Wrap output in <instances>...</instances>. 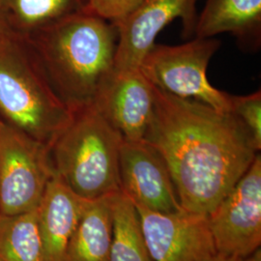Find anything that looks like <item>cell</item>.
<instances>
[{
    "label": "cell",
    "instance_id": "16",
    "mask_svg": "<svg viewBox=\"0 0 261 261\" xmlns=\"http://www.w3.org/2000/svg\"><path fill=\"white\" fill-rule=\"evenodd\" d=\"M111 261H154L134 202L121 191L112 196Z\"/></svg>",
    "mask_w": 261,
    "mask_h": 261
},
{
    "label": "cell",
    "instance_id": "2",
    "mask_svg": "<svg viewBox=\"0 0 261 261\" xmlns=\"http://www.w3.org/2000/svg\"><path fill=\"white\" fill-rule=\"evenodd\" d=\"M23 38L71 111L93 103L115 68L117 27L86 11Z\"/></svg>",
    "mask_w": 261,
    "mask_h": 261
},
{
    "label": "cell",
    "instance_id": "14",
    "mask_svg": "<svg viewBox=\"0 0 261 261\" xmlns=\"http://www.w3.org/2000/svg\"><path fill=\"white\" fill-rule=\"evenodd\" d=\"M112 195L87 200L64 261H111Z\"/></svg>",
    "mask_w": 261,
    "mask_h": 261
},
{
    "label": "cell",
    "instance_id": "10",
    "mask_svg": "<svg viewBox=\"0 0 261 261\" xmlns=\"http://www.w3.org/2000/svg\"><path fill=\"white\" fill-rule=\"evenodd\" d=\"M136 207L153 260L203 261L217 252L207 216Z\"/></svg>",
    "mask_w": 261,
    "mask_h": 261
},
{
    "label": "cell",
    "instance_id": "5",
    "mask_svg": "<svg viewBox=\"0 0 261 261\" xmlns=\"http://www.w3.org/2000/svg\"><path fill=\"white\" fill-rule=\"evenodd\" d=\"M220 45L215 38L198 37L179 46L154 44L142 58L140 71L155 87L167 93L228 113L229 94L217 89L206 75Z\"/></svg>",
    "mask_w": 261,
    "mask_h": 261
},
{
    "label": "cell",
    "instance_id": "19",
    "mask_svg": "<svg viewBox=\"0 0 261 261\" xmlns=\"http://www.w3.org/2000/svg\"><path fill=\"white\" fill-rule=\"evenodd\" d=\"M141 0H88L86 12L116 24L136 9Z\"/></svg>",
    "mask_w": 261,
    "mask_h": 261
},
{
    "label": "cell",
    "instance_id": "12",
    "mask_svg": "<svg viewBox=\"0 0 261 261\" xmlns=\"http://www.w3.org/2000/svg\"><path fill=\"white\" fill-rule=\"evenodd\" d=\"M86 202L56 175L48 182L36 209L47 261H64Z\"/></svg>",
    "mask_w": 261,
    "mask_h": 261
},
{
    "label": "cell",
    "instance_id": "21",
    "mask_svg": "<svg viewBox=\"0 0 261 261\" xmlns=\"http://www.w3.org/2000/svg\"><path fill=\"white\" fill-rule=\"evenodd\" d=\"M9 33H11V30H10L8 24L6 23L5 19L3 18L1 12H0V39L5 37V36L8 35Z\"/></svg>",
    "mask_w": 261,
    "mask_h": 261
},
{
    "label": "cell",
    "instance_id": "7",
    "mask_svg": "<svg viewBox=\"0 0 261 261\" xmlns=\"http://www.w3.org/2000/svg\"><path fill=\"white\" fill-rule=\"evenodd\" d=\"M216 252L234 258L250 255L261 245V156L232 190L207 215Z\"/></svg>",
    "mask_w": 261,
    "mask_h": 261
},
{
    "label": "cell",
    "instance_id": "3",
    "mask_svg": "<svg viewBox=\"0 0 261 261\" xmlns=\"http://www.w3.org/2000/svg\"><path fill=\"white\" fill-rule=\"evenodd\" d=\"M72 114L28 40L12 32L0 39V122L50 147Z\"/></svg>",
    "mask_w": 261,
    "mask_h": 261
},
{
    "label": "cell",
    "instance_id": "18",
    "mask_svg": "<svg viewBox=\"0 0 261 261\" xmlns=\"http://www.w3.org/2000/svg\"><path fill=\"white\" fill-rule=\"evenodd\" d=\"M230 113L252 136L256 146L261 148V91L246 96L229 94Z\"/></svg>",
    "mask_w": 261,
    "mask_h": 261
},
{
    "label": "cell",
    "instance_id": "1",
    "mask_svg": "<svg viewBox=\"0 0 261 261\" xmlns=\"http://www.w3.org/2000/svg\"><path fill=\"white\" fill-rule=\"evenodd\" d=\"M154 98L144 140L166 162L182 208L207 216L232 190L260 149L230 113L155 86Z\"/></svg>",
    "mask_w": 261,
    "mask_h": 261
},
{
    "label": "cell",
    "instance_id": "15",
    "mask_svg": "<svg viewBox=\"0 0 261 261\" xmlns=\"http://www.w3.org/2000/svg\"><path fill=\"white\" fill-rule=\"evenodd\" d=\"M88 0H0V12L12 33L29 37L86 10Z\"/></svg>",
    "mask_w": 261,
    "mask_h": 261
},
{
    "label": "cell",
    "instance_id": "9",
    "mask_svg": "<svg viewBox=\"0 0 261 261\" xmlns=\"http://www.w3.org/2000/svg\"><path fill=\"white\" fill-rule=\"evenodd\" d=\"M120 191L136 205L162 213L185 211L166 162L145 140L122 141Z\"/></svg>",
    "mask_w": 261,
    "mask_h": 261
},
{
    "label": "cell",
    "instance_id": "4",
    "mask_svg": "<svg viewBox=\"0 0 261 261\" xmlns=\"http://www.w3.org/2000/svg\"><path fill=\"white\" fill-rule=\"evenodd\" d=\"M72 112L49 147L56 177L86 200L120 192L121 136L94 103Z\"/></svg>",
    "mask_w": 261,
    "mask_h": 261
},
{
    "label": "cell",
    "instance_id": "22",
    "mask_svg": "<svg viewBox=\"0 0 261 261\" xmlns=\"http://www.w3.org/2000/svg\"><path fill=\"white\" fill-rule=\"evenodd\" d=\"M237 261H261L260 248L257 249L255 252H252L248 256H245L242 258H237Z\"/></svg>",
    "mask_w": 261,
    "mask_h": 261
},
{
    "label": "cell",
    "instance_id": "8",
    "mask_svg": "<svg viewBox=\"0 0 261 261\" xmlns=\"http://www.w3.org/2000/svg\"><path fill=\"white\" fill-rule=\"evenodd\" d=\"M199 0H141L130 15L115 25L118 43L116 70L140 68L159 33L175 19H181L183 37L195 36Z\"/></svg>",
    "mask_w": 261,
    "mask_h": 261
},
{
    "label": "cell",
    "instance_id": "17",
    "mask_svg": "<svg viewBox=\"0 0 261 261\" xmlns=\"http://www.w3.org/2000/svg\"><path fill=\"white\" fill-rule=\"evenodd\" d=\"M0 261H47L36 209L0 214Z\"/></svg>",
    "mask_w": 261,
    "mask_h": 261
},
{
    "label": "cell",
    "instance_id": "11",
    "mask_svg": "<svg viewBox=\"0 0 261 261\" xmlns=\"http://www.w3.org/2000/svg\"><path fill=\"white\" fill-rule=\"evenodd\" d=\"M93 103L123 140H144L154 113V86L140 68L114 69Z\"/></svg>",
    "mask_w": 261,
    "mask_h": 261
},
{
    "label": "cell",
    "instance_id": "20",
    "mask_svg": "<svg viewBox=\"0 0 261 261\" xmlns=\"http://www.w3.org/2000/svg\"><path fill=\"white\" fill-rule=\"evenodd\" d=\"M203 261H237V258H234L231 256H227V255H224L222 253L216 252L215 254L209 256L208 258H206Z\"/></svg>",
    "mask_w": 261,
    "mask_h": 261
},
{
    "label": "cell",
    "instance_id": "6",
    "mask_svg": "<svg viewBox=\"0 0 261 261\" xmlns=\"http://www.w3.org/2000/svg\"><path fill=\"white\" fill-rule=\"evenodd\" d=\"M55 175L47 145L0 122V214L37 209Z\"/></svg>",
    "mask_w": 261,
    "mask_h": 261
},
{
    "label": "cell",
    "instance_id": "13",
    "mask_svg": "<svg viewBox=\"0 0 261 261\" xmlns=\"http://www.w3.org/2000/svg\"><path fill=\"white\" fill-rule=\"evenodd\" d=\"M230 33L243 48L256 50L261 44V0H206L198 14L195 37Z\"/></svg>",
    "mask_w": 261,
    "mask_h": 261
}]
</instances>
